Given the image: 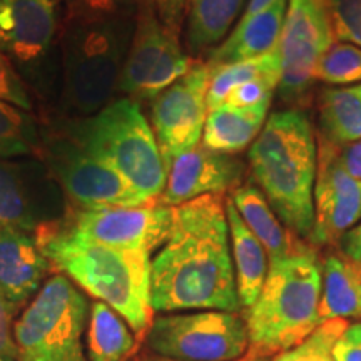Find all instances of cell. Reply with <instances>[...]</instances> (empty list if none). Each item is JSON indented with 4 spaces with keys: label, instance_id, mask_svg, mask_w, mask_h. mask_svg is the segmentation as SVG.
Segmentation results:
<instances>
[{
    "label": "cell",
    "instance_id": "1",
    "mask_svg": "<svg viewBox=\"0 0 361 361\" xmlns=\"http://www.w3.org/2000/svg\"><path fill=\"white\" fill-rule=\"evenodd\" d=\"M151 303L164 314L241 310L224 196L173 207L168 238L151 259Z\"/></svg>",
    "mask_w": 361,
    "mask_h": 361
},
{
    "label": "cell",
    "instance_id": "2",
    "mask_svg": "<svg viewBox=\"0 0 361 361\" xmlns=\"http://www.w3.org/2000/svg\"><path fill=\"white\" fill-rule=\"evenodd\" d=\"M54 273L117 311L144 341L154 322L151 303V252L84 241L62 231L59 221L35 231Z\"/></svg>",
    "mask_w": 361,
    "mask_h": 361
},
{
    "label": "cell",
    "instance_id": "3",
    "mask_svg": "<svg viewBox=\"0 0 361 361\" xmlns=\"http://www.w3.org/2000/svg\"><path fill=\"white\" fill-rule=\"evenodd\" d=\"M250 171L279 221L308 243L314 226L318 146L301 109L273 112L247 152Z\"/></svg>",
    "mask_w": 361,
    "mask_h": 361
},
{
    "label": "cell",
    "instance_id": "4",
    "mask_svg": "<svg viewBox=\"0 0 361 361\" xmlns=\"http://www.w3.org/2000/svg\"><path fill=\"white\" fill-rule=\"evenodd\" d=\"M322 263L316 247L300 241L281 259L271 261L258 300L245 313L250 353L273 358L306 340L319 326Z\"/></svg>",
    "mask_w": 361,
    "mask_h": 361
},
{
    "label": "cell",
    "instance_id": "5",
    "mask_svg": "<svg viewBox=\"0 0 361 361\" xmlns=\"http://www.w3.org/2000/svg\"><path fill=\"white\" fill-rule=\"evenodd\" d=\"M128 19H67L61 37V106L67 119L89 117L114 101L134 32Z\"/></svg>",
    "mask_w": 361,
    "mask_h": 361
},
{
    "label": "cell",
    "instance_id": "6",
    "mask_svg": "<svg viewBox=\"0 0 361 361\" xmlns=\"http://www.w3.org/2000/svg\"><path fill=\"white\" fill-rule=\"evenodd\" d=\"M57 126L111 164L146 200H159L166 188V168L141 104L129 97L114 99L96 114L79 119L66 117Z\"/></svg>",
    "mask_w": 361,
    "mask_h": 361
},
{
    "label": "cell",
    "instance_id": "7",
    "mask_svg": "<svg viewBox=\"0 0 361 361\" xmlns=\"http://www.w3.org/2000/svg\"><path fill=\"white\" fill-rule=\"evenodd\" d=\"M90 305L64 274L56 273L13 322L16 361H87Z\"/></svg>",
    "mask_w": 361,
    "mask_h": 361
},
{
    "label": "cell",
    "instance_id": "8",
    "mask_svg": "<svg viewBox=\"0 0 361 361\" xmlns=\"http://www.w3.org/2000/svg\"><path fill=\"white\" fill-rule=\"evenodd\" d=\"M39 159L57 180L67 204L75 209L134 207L151 202L111 164L84 149L57 124L40 129Z\"/></svg>",
    "mask_w": 361,
    "mask_h": 361
},
{
    "label": "cell",
    "instance_id": "9",
    "mask_svg": "<svg viewBox=\"0 0 361 361\" xmlns=\"http://www.w3.org/2000/svg\"><path fill=\"white\" fill-rule=\"evenodd\" d=\"M146 346L173 361H238L250 351V335L241 311H184L154 318Z\"/></svg>",
    "mask_w": 361,
    "mask_h": 361
},
{
    "label": "cell",
    "instance_id": "10",
    "mask_svg": "<svg viewBox=\"0 0 361 361\" xmlns=\"http://www.w3.org/2000/svg\"><path fill=\"white\" fill-rule=\"evenodd\" d=\"M192 64V57L180 45L179 32L164 24L154 0H142L135 11L133 39L117 92L139 104L152 101Z\"/></svg>",
    "mask_w": 361,
    "mask_h": 361
},
{
    "label": "cell",
    "instance_id": "11",
    "mask_svg": "<svg viewBox=\"0 0 361 361\" xmlns=\"http://www.w3.org/2000/svg\"><path fill=\"white\" fill-rule=\"evenodd\" d=\"M59 0H0V54L40 94L56 79Z\"/></svg>",
    "mask_w": 361,
    "mask_h": 361
},
{
    "label": "cell",
    "instance_id": "12",
    "mask_svg": "<svg viewBox=\"0 0 361 361\" xmlns=\"http://www.w3.org/2000/svg\"><path fill=\"white\" fill-rule=\"evenodd\" d=\"M173 207L159 200L134 207L75 209L59 219L62 231L96 245L154 252L168 238Z\"/></svg>",
    "mask_w": 361,
    "mask_h": 361
},
{
    "label": "cell",
    "instance_id": "13",
    "mask_svg": "<svg viewBox=\"0 0 361 361\" xmlns=\"http://www.w3.org/2000/svg\"><path fill=\"white\" fill-rule=\"evenodd\" d=\"M335 42L324 0H288L281 37L279 97L295 102L305 97L314 80V67Z\"/></svg>",
    "mask_w": 361,
    "mask_h": 361
},
{
    "label": "cell",
    "instance_id": "14",
    "mask_svg": "<svg viewBox=\"0 0 361 361\" xmlns=\"http://www.w3.org/2000/svg\"><path fill=\"white\" fill-rule=\"evenodd\" d=\"M209 79V64L196 61L186 74L151 101V128L164 168L180 152L200 144L207 117Z\"/></svg>",
    "mask_w": 361,
    "mask_h": 361
},
{
    "label": "cell",
    "instance_id": "15",
    "mask_svg": "<svg viewBox=\"0 0 361 361\" xmlns=\"http://www.w3.org/2000/svg\"><path fill=\"white\" fill-rule=\"evenodd\" d=\"M67 206L61 186L37 157L0 159V226L35 233L62 219Z\"/></svg>",
    "mask_w": 361,
    "mask_h": 361
},
{
    "label": "cell",
    "instance_id": "16",
    "mask_svg": "<svg viewBox=\"0 0 361 361\" xmlns=\"http://www.w3.org/2000/svg\"><path fill=\"white\" fill-rule=\"evenodd\" d=\"M361 223V180L341 166L338 147L323 139L318 146L314 183V226L308 243L316 250L340 243Z\"/></svg>",
    "mask_w": 361,
    "mask_h": 361
},
{
    "label": "cell",
    "instance_id": "17",
    "mask_svg": "<svg viewBox=\"0 0 361 361\" xmlns=\"http://www.w3.org/2000/svg\"><path fill=\"white\" fill-rule=\"evenodd\" d=\"M245 173V162L239 157L211 151L200 142L169 162L159 201L174 207L207 194L224 196L241 186Z\"/></svg>",
    "mask_w": 361,
    "mask_h": 361
},
{
    "label": "cell",
    "instance_id": "18",
    "mask_svg": "<svg viewBox=\"0 0 361 361\" xmlns=\"http://www.w3.org/2000/svg\"><path fill=\"white\" fill-rule=\"evenodd\" d=\"M51 271L35 233L0 226V295L13 308L37 295Z\"/></svg>",
    "mask_w": 361,
    "mask_h": 361
},
{
    "label": "cell",
    "instance_id": "19",
    "mask_svg": "<svg viewBox=\"0 0 361 361\" xmlns=\"http://www.w3.org/2000/svg\"><path fill=\"white\" fill-rule=\"evenodd\" d=\"M288 0H276L273 6L255 16L241 17L229 37L209 51L207 64L219 67L233 62L251 61L276 51L281 37Z\"/></svg>",
    "mask_w": 361,
    "mask_h": 361
},
{
    "label": "cell",
    "instance_id": "20",
    "mask_svg": "<svg viewBox=\"0 0 361 361\" xmlns=\"http://www.w3.org/2000/svg\"><path fill=\"white\" fill-rule=\"evenodd\" d=\"M226 218L229 226L231 256L236 274L239 305L250 308L258 300L269 271V256L264 246L239 216L231 197L226 200Z\"/></svg>",
    "mask_w": 361,
    "mask_h": 361
},
{
    "label": "cell",
    "instance_id": "21",
    "mask_svg": "<svg viewBox=\"0 0 361 361\" xmlns=\"http://www.w3.org/2000/svg\"><path fill=\"white\" fill-rule=\"evenodd\" d=\"M319 323L328 319H361V263L341 251H331L322 263Z\"/></svg>",
    "mask_w": 361,
    "mask_h": 361
},
{
    "label": "cell",
    "instance_id": "22",
    "mask_svg": "<svg viewBox=\"0 0 361 361\" xmlns=\"http://www.w3.org/2000/svg\"><path fill=\"white\" fill-rule=\"evenodd\" d=\"M269 104L255 107H216L207 112L202 144L211 151L236 156L238 152L251 147L268 119Z\"/></svg>",
    "mask_w": 361,
    "mask_h": 361
},
{
    "label": "cell",
    "instance_id": "23",
    "mask_svg": "<svg viewBox=\"0 0 361 361\" xmlns=\"http://www.w3.org/2000/svg\"><path fill=\"white\" fill-rule=\"evenodd\" d=\"M84 345L87 361H129L137 353L141 340L117 311L102 301H94Z\"/></svg>",
    "mask_w": 361,
    "mask_h": 361
},
{
    "label": "cell",
    "instance_id": "24",
    "mask_svg": "<svg viewBox=\"0 0 361 361\" xmlns=\"http://www.w3.org/2000/svg\"><path fill=\"white\" fill-rule=\"evenodd\" d=\"M231 201L251 233L264 246L269 256V263L290 255L300 238L284 228L256 184H241L233 191Z\"/></svg>",
    "mask_w": 361,
    "mask_h": 361
},
{
    "label": "cell",
    "instance_id": "25",
    "mask_svg": "<svg viewBox=\"0 0 361 361\" xmlns=\"http://www.w3.org/2000/svg\"><path fill=\"white\" fill-rule=\"evenodd\" d=\"M319 139L336 147L361 139V82L328 87L318 99Z\"/></svg>",
    "mask_w": 361,
    "mask_h": 361
},
{
    "label": "cell",
    "instance_id": "26",
    "mask_svg": "<svg viewBox=\"0 0 361 361\" xmlns=\"http://www.w3.org/2000/svg\"><path fill=\"white\" fill-rule=\"evenodd\" d=\"M246 0H189L186 44L192 54L213 51L241 12Z\"/></svg>",
    "mask_w": 361,
    "mask_h": 361
},
{
    "label": "cell",
    "instance_id": "27",
    "mask_svg": "<svg viewBox=\"0 0 361 361\" xmlns=\"http://www.w3.org/2000/svg\"><path fill=\"white\" fill-rule=\"evenodd\" d=\"M261 78L281 79V57L279 51L266 56L251 59V61L233 62L219 67H211L209 89H207V112L223 106L229 90L236 85Z\"/></svg>",
    "mask_w": 361,
    "mask_h": 361
},
{
    "label": "cell",
    "instance_id": "28",
    "mask_svg": "<svg viewBox=\"0 0 361 361\" xmlns=\"http://www.w3.org/2000/svg\"><path fill=\"white\" fill-rule=\"evenodd\" d=\"M40 151V129L32 114L0 101V159L35 156Z\"/></svg>",
    "mask_w": 361,
    "mask_h": 361
},
{
    "label": "cell",
    "instance_id": "29",
    "mask_svg": "<svg viewBox=\"0 0 361 361\" xmlns=\"http://www.w3.org/2000/svg\"><path fill=\"white\" fill-rule=\"evenodd\" d=\"M314 80L331 85L361 82V47L346 42H333L314 67Z\"/></svg>",
    "mask_w": 361,
    "mask_h": 361
},
{
    "label": "cell",
    "instance_id": "30",
    "mask_svg": "<svg viewBox=\"0 0 361 361\" xmlns=\"http://www.w3.org/2000/svg\"><path fill=\"white\" fill-rule=\"evenodd\" d=\"M348 324V319L323 322L300 345L278 353L271 361H336L333 356V346Z\"/></svg>",
    "mask_w": 361,
    "mask_h": 361
},
{
    "label": "cell",
    "instance_id": "31",
    "mask_svg": "<svg viewBox=\"0 0 361 361\" xmlns=\"http://www.w3.org/2000/svg\"><path fill=\"white\" fill-rule=\"evenodd\" d=\"M336 42L361 47V0H324Z\"/></svg>",
    "mask_w": 361,
    "mask_h": 361
},
{
    "label": "cell",
    "instance_id": "32",
    "mask_svg": "<svg viewBox=\"0 0 361 361\" xmlns=\"http://www.w3.org/2000/svg\"><path fill=\"white\" fill-rule=\"evenodd\" d=\"M142 0H66L67 19L101 20L129 17Z\"/></svg>",
    "mask_w": 361,
    "mask_h": 361
},
{
    "label": "cell",
    "instance_id": "33",
    "mask_svg": "<svg viewBox=\"0 0 361 361\" xmlns=\"http://www.w3.org/2000/svg\"><path fill=\"white\" fill-rule=\"evenodd\" d=\"M279 85V78H261L247 80L229 90L224 99L226 106L231 107H255L271 102L274 90Z\"/></svg>",
    "mask_w": 361,
    "mask_h": 361
},
{
    "label": "cell",
    "instance_id": "34",
    "mask_svg": "<svg viewBox=\"0 0 361 361\" xmlns=\"http://www.w3.org/2000/svg\"><path fill=\"white\" fill-rule=\"evenodd\" d=\"M0 101L11 106L30 112L34 109L32 97H30L29 85L24 82L19 72L7 61L4 54H0Z\"/></svg>",
    "mask_w": 361,
    "mask_h": 361
},
{
    "label": "cell",
    "instance_id": "35",
    "mask_svg": "<svg viewBox=\"0 0 361 361\" xmlns=\"http://www.w3.org/2000/svg\"><path fill=\"white\" fill-rule=\"evenodd\" d=\"M17 310L0 295V361H16L13 314Z\"/></svg>",
    "mask_w": 361,
    "mask_h": 361
},
{
    "label": "cell",
    "instance_id": "36",
    "mask_svg": "<svg viewBox=\"0 0 361 361\" xmlns=\"http://www.w3.org/2000/svg\"><path fill=\"white\" fill-rule=\"evenodd\" d=\"M333 356L336 361H361V322L350 323L341 333L333 346Z\"/></svg>",
    "mask_w": 361,
    "mask_h": 361
},
{
    "label": "cell",
    "instance_id": "37",
    "mask_svg": "<svg viewBox=\"0 0 361 361\" xmlns=\"http://www.w3.org/2000/svg\"><path fill=\"white\" fill-rule=\"evenodd\" d=\"M154 6L164 24L180 32V25L188 16L189 0H154Z\"/></svg>",
    "mask_w": 361,
    "mask_h": 361
},
{
    "label": "cell",
    "instance_id": "38",
    "mask_svg": "<svg viewBox=\"0 0 361 361\" xmlns=\"http://www.w3.org/2000/svg\"><path fill=\"white\" fill-rule=\"evenodd\" d=\"M338 157H340L341 166L346 173L351 178L361 180V139L348 146L338 147Z\"/></svg>",
    "mask_w": 361,
    "mask_h": 361
},
{
    "label": "cell",
    "instance_id": "39",
    "mask_svg": "<svg viewBox=\"0 0 361 361\" xmlns=\"http://www.w3.org/2000/svg\"><path fill=\"white\" fill-rule=\"evenodd\" d=\"M340 251L356 263H361V223L356 224L340 239Z\"/></svg>",
    "mask_w": 361,
    "mask_h": 361
},
{
    "label": "cell",
    "instance_id": "40",
    "mask_svg": "<svg viewBox=\"0 0 361 361\" xmlns=\"http://www.w3.org/2000/svg\"><path fill=\"white\" fill-rule=\"evenodd\" d=\"M274 2H276V0H247L246 8L241 17L255 16V13H258L261 11H264V8H268L269 6H273Z\"/></svg>",
    "mask_w": 361,
    "mask_h": 361
},
{
    "label": "cell",
    "instance_id": "41",
    "mask_svg": "<svg viewBox=\"0 0 361 361\" xmlns=\"http://www.w3.org/2000/svg\"><path fill=\"white\" fill-rule=\"evenodd\" d=\"M152 361H173V360H166V358H159V356H154V358H151ZM238 361H264V360H261V358H258V356H255V355H251L250 351H247V355L246 356H243L241 360H238Z\"/></svg>",
    "mask_w": 361,
    "mask_h": 361
},
{
    "label": "cell",
    "instance_id": "42",
    "mask_svg": "<svg viewBox=\"0 0 361 361\" xmlns=\"http://www.w3.org/2000/svg\"><path fill=\"white\" fill-rule=\"evenodd\" d=\"M129 361H152V360L149 358V356H134V358Z\"/></svg>",
    "mask_w": 361,
    "mask_h": 361
}]
</instances>
